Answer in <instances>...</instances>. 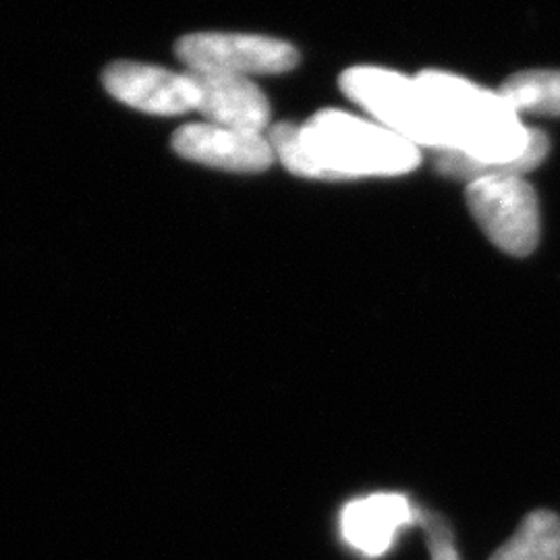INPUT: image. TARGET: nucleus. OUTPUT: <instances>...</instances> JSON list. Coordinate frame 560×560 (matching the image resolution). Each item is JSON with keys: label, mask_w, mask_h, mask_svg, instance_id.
<instances>
[{"label": "nucleus", "mask_w": 560, "mask_h": 560, "mask_svg": "<svg viewBox=\"0 0 560 560\" xmlns=\"http://www.w3.org/2000/svg\"><path fill=\"white\" fill-rule=\"evenodd\" d=\"M268 141L287 171L305 179L397 177L421 162V148L381 122L326 108L303 125L277 122Z\"/></svg>", "instance_id": "obj_1"}, {"label": "nucleus", "mask_w": 560, "mask_h": 560, "mask_svg": "<svg viewBox=\"0 0 560 560\" xmlns=\"http://www.w3.org/2000/svg\"><path fill=\"white\" fill-rule=\"evenodd\" d=\"M340 90L382 127L418 148H448L441 119L416 78L381 67H351L340 75Z\"/></svg>", "instance_id": "obj_2"}, {"label": "nucleus", "mask_w": 560, "mask_h": 560, "mask_svg": "<svg viewBox=\"0 0 560 560\" xmlns=\"http://www.w3.org/2000/svg\"><path fill=\"white\" fill-rule=\"evenodd\" d=\"M465 201L486 237L504 254L523 258L536 249L540 206L534 187L523 177L474 180L465 189Z\"/></svg>", "instance_id": "obj_3"}, {"label": "nucleus", "mask_w": 560, "mask_h": 560, "mask_svg": "<svg viewBox=\"0 0 560 560\" xmlns=\"http://www.w3.org/2000/svg\"><path fill=\"white\" fill-rule=\"evenodd\" d=\"M177 57L187 71L237 78L277 75L300 62L298 50L289 42L222 32L183 36L177 42Z\"/></svg>", "instance_id": "obj_4"}, {"label": "nucleus", "mask_w": 560, "mask_h": 560, "mask_svg": "<svg viewBox=\"0 0 560 560\" xmlns=\"http://www.w3.org/2000/svg\"><path fill=\"white\" fill-rule=\"evenodd\" d=\"M106 92L117 101L150 115H183L196 110L198 90L191 75L143 62H115L104 75Z\"/></svg>", "instance_id": "obj_5"}, {"label": "nucleus", "mask_w": 560, "mask_h": 560, "mask_svg": "<svg viewBox=\"0 0 560 560\" xmlns=\"http://www.w3.org/2000/svg\"><path fill=\"white\" fill-rule=\"evenodd\" d=\"M173 148L187 161L233 173H261L277 159L270 141L261 133L214 122L183 125L173 136Z\"/></svg>", "instance_id": "obj_6"}, {"label": "nucleus", "mask_w": 560, "mask_h": 560, "mask_svg": "<svg viewBox=\"0 0 560 560\" xmlns=\"http://www.w3.org/2000/svg\"><path fill=\"white\" fill-rule=\"evenodd\" d=\"M421 515L402 494L382 492L355 499L340 511V538L368 559H378L390 550L400 529L421 523Z\"/></svg>", "instance_id": "obj_7"}, {"label": "nucleus", "mask_w": 560, "mask_h": 560, "mask_svg": "<svg viewBox=\"0 0 560 560\" xmlns=\"http://www.w3.org/2000/svg\"><path fill=\"white\" fill-rule=\"evenodd\" d=\"M198 90L196 110L208 122L261 133L270 122V104L260 88L247 78L187 71Z\"/></svg>", "instance_id": "obj_8"}, {"label": "nucleus", "mask_w": 560, "mask_h": 560, "mask_svg": "<svg viewBox=\"0 0 560 560\" xmlns=\"http://www.w3.org/2000/svg\"><path fill=\"white\" fill-rule=\"evenodd\" d=\"M490 560H560V517L550 511L527 515Z\"/></svg>", "instance_id": "obj_9"}, {"label": "nucleus", "mask_w": 560, "mask_h": 560, "mask_svg": "<svg viewBox=\"0 0 560 560\" xmlns=\"http://www.w3.org/2000/svg\"><path fill=\"white\" fill-rule=\"evenodd\" d=\"M499 92L520 115L560 117V71H523L504 81Z\"/></svg>", "instance_id": "obj_10"}, {"label": "nucleus", "mask_w": 560, "mask_h": 560, "mask_svg": "<svg viewBox=\"0 0 560 560\" xmlns=\"http://www.w3.org/2000/svg\"><path fill=\"white\" fill-rule=\"evenodd\" d=\"M421 525L425 527V534H428V548H430L432 560H459V552L453 541V532L446 525V521L439 515L423 513Z\"/></svg>", "instance_id": "obj_11"}]
</instances>
